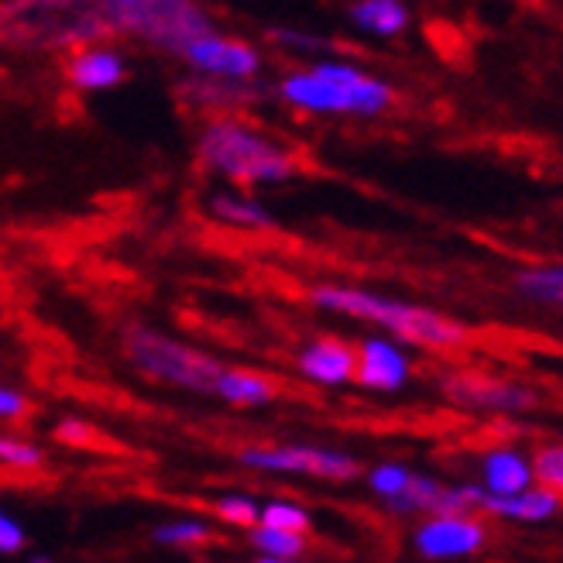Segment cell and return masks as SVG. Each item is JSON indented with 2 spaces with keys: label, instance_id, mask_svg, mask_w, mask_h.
<instances>
[{
  "label": "cell",
  "instance_id": "11",
  "mask_svg": "<svg viewBox=\"0 0 563 563\" xmlns=\"http://www.w3.org/2000/svg\"><path fill=\"white\" fill-rule=\"evenodd\" d=\"M354 372H357L354 344L336 333H320L296 351V375L317 388L354 385Z\"/></svg>",
  "mask_w": 563,
  "mask_h": 563
},
{
  "label": "cell",
  "instance_id": "21",
  "mask_svg": "<svg viewBox=\"0 0 563 563\" xmlns=\"http://www.w3.org/2000/svg\"><path fill=\"white\" fill-rule=\"evenodd\" d=\"M258 526L278 529V532H292V537H309V529H313V512H309V505H302L299 498L272 495V498H262Z\"/></svg>",
  "mask_w": 563,
  "mask_h": 563
},
{
  "label": "cell",
  "instance_id": "33",
  "mask_svg": "<svg viewBox=\"0 0 563 563\" xmlns=\"http://www.w3.org/2000/svg\"><path fill=\"white\" fill-rule=\"evenodd\" d=\"M251 563H302V560H265V556H255Z\"/></svg>",
  "mask_w": 563,
  "mask_h": 563
},
{
  "label": "cell",
  "instance_id": "7",
  "mask_svg": "<svg viewBox=\"0 0 563 563\" xmlns=\"http://www.w3.org/2000/svg\"><path fill=\"white\" fill-rule=\"evenodd\" d=\"M179 59L186 63L189 76L241 82V87L258 82V76L265 73V52L255 42L223 32V27H213V32L189 42Z\"/></svg>",
  "mask_w": 563,
  "mask_h": 563
},
{
  "label": "cell",
  "instance_id": "15",
  "mask_svg": "<svg viewBox=\"0 0 563 563\" xmlns=\"http://www.w3.org/2000/svg\"><path fill=\"white\" fill-rule=\"evenodd\" d=\"M179 97L196 107L207 110V118H220V114H234L238 107H247L262 97L258 82H217V79H203V76H183L179 79Z\"/></svg>",
  "mask_w": 563,
  "mask_h": 563
},
{
  "label": "cell",
  "instance_id": "5",
  "mask_svg": "<svg viewBox=\"0 0 563 563\" xmlns=\"http://www.w3.org/2000/svg\"><path fill=\"white\" fill-rule=\"evenodd\" d=\"M97 14L107 35L134 38L168 55H183L189 42L217 27L207 8L192 0H103Z\"/></svg>",
  "mask_w": 563,
  "mask_h": 563
},
{
  "label": "cell",
  "instance_id": "26",
  "mask_svg": "<svg viewBox=\"0 0 563 563\" xmlns=\"http://www.w3.org/2000/svg\"><path fill=\"white\" fill-rule=\"evenodd\" d=\"M213 516L223 526H234V529H255L262 519V498H255L251 492H223L213 498Z\"/></svg>",
  "mask_w": 563,
  "mask_h": 563
},
{
  "label": "cell",
  "instance_id": "1",
  "mask_svg": "<svg viewBox=\"0 0 563 563\" xmlns=\"http://www.w3.org/2000/svg\"><path fill=\"white\" fill-rule=\"evenodd\" d=\"M309 306H317L320 313L344 317L375 327V333L391 336L402 347L419 351H461L467 344V327L454 317H446L443 309L422 306L412 299L385 296L364 286H344V282H317L306 289Z\"/></svg>",
  "mask_w": 563,
  "mask_h": 563
},
{
  "label": "cell",
  "instance_id": "30",
  "mask_svg": "<svg viewBox=\"0 0 563 563\" xmlns=\"http://www.w3.org/2000/svg\"><path fill=\"white\" fill-rule=\"evenodd\" d=\"M27 547V529L24 522L0 501V556H18Z\"/></svg>",
  "mask_w": 563,
  "mask_h": 563
},
{
  "label": "cell",
  "instance_id": "17",
  "mask_svg": "<svg viewBox=\"0 0 563 563\" xmlns=\"http://www.w3.org/2000/svg\"><path fill=\"white\" fill-rule=\"evenodd\" d=\"M213 399L234 409H265L278 399V382L258 368H238L228 364L213 385Z\"/></svg>",
  "mask_w": 563,
  "mask_h": 563
},
{
  "label": "cell",
  "instance_id": "12",
  "mask_svg": "<svg viewBox=\"0 0 563 563\" xmlns=\"http://www.w3.org/2000/svg\"><path fill=\"white\" fill-rule=\"evenodd\" d=\"M124 79H128V59L118 45H107V42L82 45L69 52V59H66V82L82 97L118 90Z\"/></svg>",
  "mask_w": 563,
  "mask_h": 563
},
{
  "label": "cell",
  "instance_id": "27",
  "mask_svg": "<svg viewBox=\"0 0 563 563\" xmlns=\"http://www.w3.org/2000/svg\"><path fill=\"white\" fill-rule=\"evenodd\" d=\"M532 471H537V485L553 492L563 501V443H547L532 454Z\"/></svg>",
  "mask_w": 563,
  "mask_h": 563
},
{
  "label": "cell",
  "instance_id": "16",
  "mask_svg": "<svg viewBox=\"0 0 563 563\" xmlns=\"http://www.w3.org/2000/svg\"><path fill=\"white\" fill-rule=\"evenodd\" d=\"M347 21L375 42H396L412 27V8L406 0H354L347 4Z\"/></svg>",
  "mask_w": 563,
  "mask_h": 563
},
{
  "label": "cell",
  "instance_id": "18",
  "mask_svg": "<svg viewBox=\"0 0 563 563\" xmlns=\"http://www.w3.org/2000/svg\"><path fill=\"white\" fill-rule=\"evenodd\" d=\"M482 512L492 516V519H501V522H522V526H543L550 519H556L563 512V501L540 488V485H532L519 495H509V498H488L482 501Z\"/></svg>",
  "mask_w": 563,
  "mask_h": 563
},
{
  "label": "cell",
  "instance_id": "3",
  "mask_svg": "<svg viewBox=\"0 0 563 563\" xmlns=\"http://www.w3.org/2000/svg\"><path fill=\"white\" fill-rule=\"evenodd\" d=\"M196 158H200L207 173L247 192L286 186L299 176V155L286 141H278L265 128L238 114L207 118L200 124V131H196Z\"/></svg>",
  "mask_w": 563,
  "mask_h": 563
},
{
  "label": "cell",
  "instance_id": "25",
  "mask_svg": "<svg viewBox=\"0 0 563 563\" xmlns=\"http://www.w3.org/2000/svg\"><path fill=\"white\" fill-rule=\"evenodd\" d=\"M247 547L255 550V556H265V560H302L309 550V537H292V532L255 526V529H247Z\"/></svg>",
  "mask_w": 563,
  "mask_h": 563
},
{
  "label": "cell",
  "instance_id": "14",
  "mask_svg": "<svg viewBox=\"0 0 563 563\" xmlns=\"http://www.w3.org/2000/svg\"><path fill=\"white\" fill-rule=\"evenodd\" d=\"M207 213L223 223V228L241 231V234H268L278 228L275 213L258 192L234 189V186H220L207 196Z\"/></svg>",
  "mask_w": 563,
  "mask_h": 563
},
{
  "label": "cell",
  "instance_id": "10",
  "mask_svg": "<svg viewBox=\"0 0 563 563\" xmlns=\"http://www.w3.org/2000/svg\"><path fill=\"white\" fill-rule=\"evenodd\" d=\"M357 354V372L354 385L364 391H375V396H396L412 382V354L399 341L382 333H364L354 344Z\"/></svg>",
  "mask_w": 563,
  "mask_h": 563
},
{
  "label": "cell",
  "instance_id": "23",
  "mask_svg": "<svg viewBox=\"0 0 563 563\" xmlns=\"http://www.w3.org/2000/svg\"><path fill=\"white\" fill-rule=\"evenodd\" d=\"M48 461V450L32 440L11 430H0V471L8 474H38Z\"/></svg>",
  "mask_w": 563,
  "mask_h": 563
},
{
  "label": "cell",
  "instance_id": "20",
  "mask_svg": "<svg viewBox=\"0 0 563 563\" xmlns=\"http://www.w3.org/2000/svg\"><path fill=\"white\" fill-rule=\"evenodd\" d=\"M213 540V526L203 516H176L152 529V543L165 550H196Z\"/></svg>",
  "mask_w": 563,
  "mask_h": 563
},
{
  "label": "cell",
  "instance_id": "6",
  "mask_svg": "<svg viewBox=\"0 0 563 563\" xmlns=\"http://www.w3.org/2000/svg\"><path fill=\"white\" fill-rule=\"evenodd\" d=\"M238 464L255 474L309 477L323 485H347L364 474L351 450L327 443H244L238 446Z\"/></svg>",
  "mask_w": 563,
  "mask_h": 563
},
{
  "label": "cell",
  "instance_id": "24",
  "mask_svg": "<svg viewBox=\"0 0 563 563\" xmlns=\"http://www.w3.org/2000/svg\"><path fill=\"white\" fill-rule=\"evenodd\" d=\"M412 474H416V467H409L406 461H378V464H372L368 471H364L361 477H364V485H368L372 498H378L382 509H385V505H391L409 488Z\"/></svg>",
  "mask_w": 563,
  "mask_h": 563
},
{
  "label": "cell",
  "instance_id": "22",
  "mask_svg": "<svg viewBox=\"0 0 563 563\" xmlns=\"http://www.w3.org/2000/svg\"><path fill=\"white\" fill-rule=\"evenodd\" d=\"M440 492H443V482H440V477L416 471V474H412V482H409V488H406L396 501H391V505H385V512H388V516H419V519L437 516Z\"/></svg>",
  "mask_w": 563,
  "mask_h": 563
},
{
  "label": "cell",
  "instance_id": "19",
  "mask_svg": "<svg viewBox=\"0 0 563 563\" xmlns=\"http://www.w3.org/2000/svg\"><path fill=\"white\" fill-rule=\"evenodd\" d=\"M516 292L532 302V306H550L563 309V262H547V265H526L512 278Z\"/></svg>",
  "mask_w": 563,
  "mask_h": 563
},
{
  "label": "cell",
  "instance_id": "2",
  "mask_svg": "<svg viewBox=\"0 0 563 563\" xmlns=\"http://www.w3.org/2000/svg\"><path fill=\"white\" fill-rule=\"evenodd\" d=\"M275 97L302 118H385L399 103V90L378 73L344 55H320L275 82Z\"/></svg>",
  "mask_w": 563,
  "mask_h": 563
},
{
  "label": "cell",
  "instance_id": "13",
  "mask_svg": "<svg viewBox=\"0 0 563 563\" xmlns=\"http://www.w3.org/2000/svg\"><path fill=\"white\" fill-rule=\"evenodd\" d=\"M477 485L488 498H509L537 485L532 454L519 443H495L477 461Z\"/></svg>",
  "mask_w": 563,
  "mask_h": 563
},
{
  "label": "cell",
  "instance_id": "28",
  "mask_svg": "<svg viewBox=\"0 0 563 563\" xmlns=\"http://www.w3.org/2000/svg\"><path fill=\"white\" fill-rule=\"evenodd\" d=\"M268 42L278 45V48H289V52H299V55H313V59H320V55H327V42L313 32H302V27H289V24H275L268 27Z\"/></svg>",
  "mask_w": 563,
  "mask_h": 563
},
{
  "label": "cell",
  "instance_id": "31",
  "mask_svg": "<svg viewBox=\"0 0 563 563\" xmlns=\"http://www.w3.org/2000/svg\"><path fill=\"white\" fill-rule=\"evenodd\" d=\"M27 412H32V396L18 385L0 382V427H14Z\"/></svg>",
  "mask_w": 563,
  "mask_h": 563
},
{
  "label": "cell",
  "instance_id": "29",
  "mask_svg": "<svg viewBox=\"0 0 563 563\" xmlns=\"http://www.w3.org/2000/svg\"><path fill=\"white\" fill-rule=\"evenodd\" d=\"M55 440L63 446H73V450H87L97 443V427L90 419H79V416H66L55 422Z\"/></svg>",
  "mask_w": 563,
  "mask_h": 563
},
{
  "label": "cell",
  "instance_id": "4",
  "mask_svg": "<svg viewBox=\"0 0 563 563\" xmlns=\"http://www.w3.org/2000/svg\"><path fill=\"white\" fill-rule=\"evenodd\" d=\"M124 357L131 368L155 385H168L179 391H192V396H213V385L223 375V364L217 354L179 341L176 333L148 327V323H131L124 330Z\"/></svg>",
  "mask_w": 563,
  "mask_h": 563
},
{
  "label": "cell",
  "instance_id": "8",
  "mask_svg": "<svg viewBox=\"0 0 563 563\" xmlns=\"http://www.w3.org/2000/svg\"><path fill=\"white\" fill-rule=\"evenodd\" d=\"M437 388L446 402L474 412H495V416H522L540 406V396L532 388L498 378L485 372H467V368H450L437 378Z\"/></svg>",
  "mask_w": 563,
  "mask_h": 563
},
{
  "label": "cell",
  "instance_id": "9",
  "mask_svg": "<svg viewBox=\"0 0 563 563\" xmlns=\"http://www.w3.org/2000/svg\"><path fill=\"white\" fill-rule=\"evenodd\" d=\"M492 540L482 516H427L409 532V547L427 563H461L477 556Z\"/></svg>",
  "mask_w": 563,
  "mask_h": 563
},
{
  "label": "cell",
  "instance_id": "32",
  "mask_svg": "<svg viewBox=\"0 0 563 563\" xmlns=\"http://www.w3.org/2000/svg\"><path fill=\"white\" fill-rule=\"evenodd\" d=\"M27 563H55L48 553H32V556H27Z\"/></svg>",
  "mask_w": 563,
  "mask_h": 563
}]
</instances>
